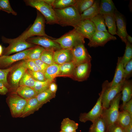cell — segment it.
<instances>
[{"label": "cell", "mask_w": 132, "mask_h": 132, "mask_svg": "<svg viewBox=\"0 0 132 132\" xmlns=\"http://www.w3.org/2000/svg\"><path fill=\"white\" fill-rule=\"evenodd\" d=\"M54 10L57 24L62 26H71L74 28L81 21L80 15L74 6L62 9Z\"/></svg>", "instance_id": "1"}, {"label": "cell", "mask_w": 132, "mask_h": 132, "mask_svg": "<svg viewBox=\"0 0 132 132\" xmlns=\"http://www.w3.org/2000/svg\"><path fill=\"white\" fill-rule=\"evenodd\" d=\"M27 6L36 9L43 16L47 24H57L56 15L52 6L43 0H24Z\"/></svg>", "instance_id": "2"}, {"label": "cell", "mask_w": 132, "mask_h": 132, "mask_svg": "<svg viewBox=\"0 0 132 132\" xmlns=\"http://www.w3.org/2000/svg\"><path fill=\"white\" fill-rule=\"evenodd\" d=\"M45 20L43 15L38 11H37L36 19L33 24L27 30L23 32L18 37L19 38L26 40L34 36H45L53 40L54 38L47 35L45 31Z\"/></svg>", "instance_id": "3"}, {"label": "cell", "mask_w": 132, "mask_h": 132, "mask_svg": "<svg viewBox=\"0 0 132 132\" xmlns=\"http://www.w3.org/2000/svg\"><path fill=\"white\" fill-rule=\"evenodd\" d=\"M1 39L3 43L9 44L8 46L3 49L2 55H9L12 53L19 52L27 48H32L36 45L18 37L11 39L2 36Z\"/></svg>", "instance_id": "4"}, {"label": "cell", "mask_w": 132, "mask_h": 132, "mask_svg": "<svg viewBox=\"0 0 132 132\" xmlns=\"http://www.w3.org/2000/svg\"><path fill=\"white\" fill-rule=\"evenodd\" d=\"M84 39L74 28L54 40L60 45L62 48L72 50L79 44H84Z\"/></svg>", "instance_id": "5"}, {"label": "cell", "mask_w": 132, "mask_h": 132, "mask_svg": "<svg viewBox=\"0 0 132 132\" xmlns=\"http://www.w3.org/2000/svg\"><path fill=\"white\" fill-rule=\"evenodd\" d=\"M121 93L118 94L111 102L109 107L103 109L102 116L105 122L106 128L117 123L120 111L119 104Z\"/></svg>", "instance_id": "6"}, {"label": "cell", "mask_w": 132, "mask_h": 132, "mask_svg": "<svg viewBox=\"0 0 132 132\" xmlns=\"http://www.w3.org/2000/svg\"><path fill=\"white\" fill-rule=\"evenodd\" d=\"M109 82L107 80L104 82L102 85V90L95 105L88 113L80 114L79 117L80 121L85 122L87 121H90L92 123L101 116L103 110L101 102L102 97Z\"/></svg>", "instance_id": "7"}, {"label": "cell", "mask_w": 132, "mask_h": 132, "mask_svg": "<svg viewBox=\"0 0 132 132\" xmlns=\"http://www.w3.org/2000/svg\"><path fill=\"white\" fill-rule=\"evenodd\" d=\"M7 99L12 115L14 117H20L26 104L27 100L15 92L10 95Z\"/></svg>", "instance_id": "8"}, {"label": "cell", "mask_w": 132, "mask_h": 132, "mask_svg": "<svg viewBox=\"0 0 132 132\" xmlns=\"http://www.w3.org/2000/svg\"><path fill=\"white\" fill-rule=\"evenodd\" d=\"M27 68L24 61L23 60L15 66L10 73L9 78L10 88L16 90L19 86L20 81L26 71Z\"/></svg>", "instance_id": "9"}, {"label": "cell", "mask_w": 132, "mask_h": 132, "mask_svg": "<svg viewBox=\"0 0 132 132\" xmlns=\"http://www.w3.org/2000/svg\"><path fill=\"white\" fill-rule=\"evenodd\" d=\"M72 61L76 66L79 64L91 62L92 58L85 47L84 44H79L71 50Z\"/></svg>", "instance_id": "10"}, {"label": "cell", "mask_w": 132, "mask_h": 132, "mask_svg": "<svg viewBox=\"0 0 132 132\" xmlns=\"http://www.w3.org/2000/svg\"><path fill=\"white\" fill-rule=\"evenodd\" d=\"M26 41L30 43L40 46L45 49L55 51L62 49L60 45L54 40L46 37H32L27 39Z\"/></svg>", "instance_id": "11"}, {"label": "cell", "mask_w": 132, "mask_h": 132, "mask_svg": "<svg viewBox=\"0 0 132 132\" xmlns=\"http://www.w3.org/2000/svg\"><path fill=\"white\" fill-rule=\"evenodd\" d=\"M116 39V37L108 32L96 31L89 40L88 45L90 47L103 46L108 41Z\"/></svg>", "instance_id": "12"}, {"label": "cell", "mask_w": 132, "mask_h": 132, "mask_svg": "<svg viewBox=\"0 0 132 132\" xmlns=\"http://www.w3.org/2000/svg\"><path fill=\"white\" fill-rule=\"evenodd\" d=\"M124 81L112 87H109L108 83L104 91L102 97L101 102L103 109L108 108L112 101L117 95L121 91Z\"/></svg>", "instance_id": "13"}, {"label": "cell", "mask_w": 132, "mask_h": 132, "mask_svg": "<svg viewBox=\"0 0 132 132\" xmlns=\"http://www.w3.org/2000/svg\"><path fill=\"white\" fill-rule=\"evenodd\" d=\"M74 28L85 38L89 40L96 31L94 24L90 19L81 20Z\"/></svg>", "instance_id": "14"}, {"label": "cell", "mask_w": 132, "mask_h": 132, "mask_svg": "<svg viewBox=\"0 0 132 132\" xmlns=\"http://www.w3.org/2000/svg\"><path fill=\"white\" fill-rule=\"evenodd\" d=\"M91 62L81 64L76 66L72 78L78 81L86 80L91 71Z\"/></svg>", "instance_id": "15"}, {"label": "cell", "mask_w": 132, "mask_h": 132, "mask_svg": "<svg viewBox=\"0 0 132 132\" xmlns=\"http://www.w3.org/2000/svg\"><path fill=\"white\" fill-rule=\"evenodd\" d=\"M32 48L11 55H2L0 56V67H6L17 61L25 59Z\"/></svg>", "instance_id": "16"}, {"label": "cell", "mask_w": 132, "mask_h": 132, "mask_svg": "<svg viewBox=\"0 0 132 132\" xmlns=\"http://www.w3.org/2000/svg\"><path fill=\"white\" fill-rule=\"evenodd\" d=\"M114 13L117 27V35L126 44L127 42L126 37L128 34L126 30L125 19L123 15L117 10Z\"/></svg>", "instance_id": "17"}, {"label": "cell", "mask_w": 132, "mask_h": 132, "mask_svg": "<svg viewBox=\"0 0 132 132\" xmlns=\"http://www.w3.org/2000/svg\"><path fill=\"white\" fill-rule=\"evenodd\" d=\"M53 59L54 63L59 65L72 61L71 50L62 48L54 51Z\"/></svg>", "instance_id": "18"}, {"label": "cell", "mask_w": 132, "mask_h": 132, "mask_svg": "<svg viewBox=\"0 0 132 132\" xmlns=\"http://www.w3.org/2000/svg\"><path fill=\"white\" fill-rule=\"evenodd\" d=\"M124 67L122 57H119L114 75L112 81L109 82V87H113L125 80L124 78Z\"/></svg>", "instance_id": "19"}, {"label": "cell", "mask_w": 132, "mask_h": 132, "mask_svg": "<svg viewBox=\"0 0 132 132\" xmlns=\"http://www.w3.org/2000/svg\"><path fill=\"white\" fill-rule=\"evenodd\" d=\"M26 100V104L20 117L27 116L38 110L42 106L35 97Z\"/></svg>", "instance_id": "20"}, {"label": "cell", "mask_w": 132, "mask_h": 132, "mask_svg": "<svg viewBox=\"0 0 132 132\" xmlns=\"http://www.w3.org/2000/svg\"><path fill=\"white\" fill-rule=\"evenodd\" d=\"M121 91L122 92L121 99L122 101L121 108L126 102L132 99V80L125 79L124 80L122 84Z\"/></svg>", "instance_id": "21"}, {"label": "cell", "mask_w": 132, "mask_h": 132, "mask_svg": "<svg viewBox=\"0 0 132 132\" xmlns=\"http://www.w3.org/2000/svg\"><path fill=\"white\" fill-rule=\"evenodd\" d=\"M100 1L95 0L93 5L81 14V20L91 19L99 14Z\"/></svg>", "instance_id": "22"}, {"label": "cell", "mask_w": 132, "mask_h": 132, "mask_svg": "<svg viewBox=\"0 0 132 132\" xmlns=\"http://www.w3.org/2000/svg\"><path fill=\"white\" fill-rule=\"evenodd\" d=\"M116 10L112 0H102L100 1L99 14L104 15L114 13Z\"/></svg>", "instance_id": "23"}, {"label": "cell", "mask_w": 132, "mask_h": 132, "mask_svg": "<svg viewBox=\"0 0 132 132\" xmlns=\"http://www.w3.org/2000/svg\"><path fill=\"white\" fill-rule=\"evenodd\" d=\"M19 96L26 100L35 97L37 93L33 88L25 86H19L16 90Z\"/></svg>", "instance_id": "24"}, {"label": "cell", "mask_w": 132, "mask_h": 132, "mask_svg": "<svg viewBox=\"0 0 132 132\" xmlns=\"http://www.w3.org/2000/svg\"><path fill=\"white\" fill-rule=\"evenodd\" d=\"M105 24L108 28V32L112 35H117L116 21L114 13L103 15Z\"/></svg>", "instance_id": "25"}, {"label": "cell", "mask_w": 132, "mask_h": 132, "mask_svg": "<svg viewBox=\"0 0 132 132\" xmlns=\"http://www.w3.org/2000/svg\"><path fill=\"white\" fill-rule=\"evenodd\" d=\"M60 73L58 77L72 78L76 66L72 61L59 65Z\"/></svg>", "instance_id": "26"}, {"label": "cell", "mask_w": 132, "mask_h": 132, "mask_svg": "<svg viewBox=\"0 0 132 132\" xmlns=\"http://www.w3.org/2000/svg\"><path fill=\"white\" fill-rule=\"evenodd\" d=\"M117 123L124 130L132 123V115L123 110L120 111Z\"/></svg>", "instance_id": "27"}, {"label": "cell", "mask_w": 132, "mask_h": 132, "mask_svg": "<svg viewBox=\"0 0 132 132\" xmlns=\"http://www.w3.org/2000/svg\"><path fill=\"white\" fill-rule=\"evenodd\" d=\"M60 73L59 65L55 63L48 65L44 73L46 79L54 80L55 77H58Z\"/></svg>", "instance_id": "28"}, {"label": "cell", "mask_w": 132, "mask_h": 132, "mask_svg": "<svg viewBox=\"0 0 132 132\" xmlns=\"http://www.w3.org/2000/svg\"><path fill=\"white\" fill-rule=\"evenodd\" d=\"M78 124L69 118L64 119L61 123V130L66 132L76 131L78 128Z\"/></svg>", "instance_id": "29"}, {"label": "cell", "mask_w": 132, "mask_h": 132, "mask_svg": "<svg viewBox=\"0 0 132 132\" xmlns=\"http://www.w3.org/2000/svg\"><path fill=\"white\" fill-rule=\"evenodd\" d=\"M106 129L105 122L101 116L92 122L89 128V132H106Z\"/></svg>", "instance_id": "30"}, {"label": "cell", "mask_w": 132, "mask_h": 132, "mask_svg": "<svg viewBox=\"0 0 132 132\" xmlns=\"http://www.w3.org/2000/svg\"><path fill=\"white\" fill-rule=\"evenodd\" d=\"M55 96V94L51 92L48 89L38 93L35 97L39 104L42 106L43 104L54 98Z\"/></svg>", "instance_id": "31"}, {"label": "cell", "mask_w": 132, "mask_h": 132, "mask_svg": "<svg viewBox=\"0 0 132 132\" xmlns=\"http://www.w3.org/2000/svg\"><path fill=\"white\" fill-rule=\"evenodd\" d=\"M90 20L94 24L96 31L108 32L103 15L99 14Z\"/></svg>", "instance_id": "32"}, {"label": "cell", "mask_w": 132, "mask_h": 132, "mask_svg": "<svg viewBox=\"0 0 132 132\" xmlns=\"http://www.w3.org/2000/svg\"><path fill=\"white\" fill-rule=\"evenodd\" d=\"M95 1L94 0H77L74 6L80 15L91 7Z\"/></svg>", "instance_id": "33"}, {"label": "cell", "mask_w": 132, "mask_h": 132, "mask_svg": "<svg viewBox=\"0 0 132 132\" xmlns=\"http://www.w3.org/2000/svg\"><path fill=\"white\" fill-rule=\"evenodd\" d=\"M44 49V48L40 46L36 45L32 48L25 59L33 60L39 59Z\"/></svg>", "instance_id": "34"}, {"label": "cell", "mask_w": 132, "mask_h": 132, "mask_svg": "<svg viewBox=\"0 0 132 132\" xmlns=\"http://www.w3.org/2000/svg\"><path fill=\"white\" fill-rule=\"evenodd\" d=\"M77 0H54L52 5L54 9H62L74 5Z\"/></svg>", "instance_id": "35"}, {"label": "cell", "mask_w": 132, "mask_h": 132, "mask_svg": "<svg viewBox=\"0 0 132 132\" xmlns=\"http://www.w3.org/2000/svg\"><path fill=\"white\" fill-rule=\"evenodd\" d=\"M54 51L52 50L45 49L39 59L49 65L55 63L53 59Z\"/></svg>", "instance_id": "36"}, {"label": "cell", "mask_w": 132, "mask_h": 132, "mask_svg": "<svg viewBox=\"0 0 132 132\" xmlns=\"http://www.w3.org/2000/svg\"><path fill=\"white\" fill-rule=\"evenodd\" d=\"M35 83V81L26 71L20 81L19 86H27L33 88Z\"/></svg>", "instance_id": "37"}, {"label": "cell", "mask_w": 132, "mask_h": 132, "mask_svg": "<svg viewBox=\"0 0 132 132\" xmlns=\"http://www.w3.org/2000/svg\"><path fill=\"white\" fill-rule=\"evenodd\" d=\"M54 80L49 79L43 81L35 80V85L33 88L38 94L48 89L51 83Z\"/></svg>", "instance_id": "38"}, {"label": "cell", "mask_w": 132, "mask_h": 132, "mask_svg": "<svg viewBox=\"0 0 132 132\" xmlns=\"http://www.w3.org/2000/svg\"><path fill=\"white\" fill-rule=\"evenodd\" d=\"M126 44V47L122 59L124 67L127 63L132 59V45L128 41Z\"/></svg>", "instance_id": "39"}, {"label": "cell", "mask_w": 132, "mask_h": 132, "mask_svg": "<svg viewBox=\"0 0 132 132\" xmlns=\"http://www.w3.org/2000/svg\"><path fill=\"white\" fill-rule=\"evenodd\" d=\"M15 66V65L7 68L0 69V82L3 84L8 88H10V86L7 80V76Z\"/></svg>", "instance_id": "40"}, {"label": "cell", "mask_w": 132, "mask_h": 132, "mask_svg": "<svg viewBox=\"0 0 132 132\" xmlns=\"http://www.w3.org/2000/svg\"><path fill=\"white\" fill-rule=\"evenodd\" d=\"M0 10L8 13L17 15V12L12 8L8 0H0Z\"/></svg>", "instance_id": "41"}, {"label": "cell", "mask_w": 132, "mask_h": 132, "mask_svg": "<svg viewBox=\"0 0 132 132\" xmlns=\"http://www.w3.org/2000/svg\"><path fill=\"white\" fill-rule=\"evenodd\" d=\"M26 71L35 81H43L46 80L44 73L42 72L39 71H33L28 69Z\"/></svg>", "instance_id": "42"}, {"label": "cell", "mask_w": 132, "mask_h": 132, "mask_svg": "<svg viewBox=\"0 0 132 132\" xmlns=\"http://www.w3.org/2000/svg\"><path fill=\"white\" fill-rule=\"evenodd\" d=\"M132 59L124 67V78L128 80L132 76Z\"/></svg>", "instance_id": "43"}, {"label": "cell", "mask_w": 132, "mask_h": 132, "mask_svg": "<svg viewBox=\"0 0 132 132\" xmlns=\"http://www.w3.org/2000/svg\"><path fill=\"white\" fill-rule=\"evenodd\" d=\"M106 132H126L124 129L117 123L106 128Z\"/></svg>", "instance_id": "44"}, {"label": "cell", "mask_w": 132, "mask_h": 132, "mask_svg": "<svg viewBox=\"0 0 132 132\" xmlns=\"http://www.w3.org/2000/svg\"><path fill=\"white\" fill-rule=\"evenodd\" d=\"M23 60L25 62L28 69L33 71H39L38 68L34 60L27 59Z\"/></svg>", "instance_id": "45"}, {"label": "cell", "mask_w": 132, "mask_h": 132, "mask_svg": "<svg viewBox=\"0 0 132 132\" xmlns=\"http://www.w3.org/2000/svg\"><path fill=\"white\" fill-rule=\"evenodd\" d=\"M34 61L38 68L39 71L44 73L49 65L44 63L40 59Z\"/></svg>", "instance_id": "46"}, {"label": "cell", "mask_w": 132, "mask_h": 132, "mask_svg": "<svg viewBox=\"0 0 132 132\" xmlns=\"http://www.w3.org/2000/svg\"><path fill=\"white\" fill-rule=\"evenodd\" d=\"M121 108L122 110L126 111L132 115V99L126 102Z\"/></svg>", "instance_id": "47"}, {"label": "cell", "mask_w": 132, "mask_h": 132, "mask_svg": "<svg viewBox=\"0 0 132 132\" xmlns=\"http://www.w3.org/2000/svg\"><path fill=\"white\" fill-rule=\"evenodd\" d=\"M57 85L54 80L50 84L48 89L52 93L55 94L57 89Z\"/></svg>", "instance_id": "48"}, {"label": "cell", "mask_w": 132, "mask_h": 132, "mask_svg": "<svg viewBox=\"0 0 132 132\" xmlns=\"http://www.w3.org/2000/svg\"><path fill=\"white\" fill-rule=\"evenodd\" d=\"M8 91V88L3 84L0 82V94L4 95L7 93Z\"/></svg>", "instance_id": "49"}, {"label": "cell", "mask_w": 132, "mask_h": 132, "mask_svg": "<svg viewBox=\"0 0 132 132\" xmlns=\"http://www.w3.org/2000/svg\"><path fill=\"white\" fill-rule=\"evenodd\" d=\"M126 132H132V123L125 130Z\"/></svg>", "instance_id": "50"}, {"label": "cell", "mask_w": 132, "mask_h": 132, "mask_svg": "<svg viewBox=\"0 0 132 132\" xmlns=\"http://www.w3.org/2000/svg\"><path fill=\"white\" fill-rule=\"evenodd\" d=\"M43 0L52 6L54 1V0Z\"/></svg>", "instance_id": "51"}, {"label": "cell", "mask_w": 132, "mask_h": 132, "mask_svg": "<svg viewBox=\"0 0 132 132\" xmlns=\"http://www.w3.org/2000/svg\"><path fill=\"white\" fill-rule=\"evenodd\" d=\"M126 39L127 41L132 44V38L131 36L128 34L126 37Z\"/></svg>", "instance_id": "52"}, {"label": "cell", "mask_w": 132, "mask_h": 132, "mask_svg": "<svg viewBox=\"0 0 132 132\" xmlns=\"http://www.w3.org/2000/svg\"><path fill=\"white\" fill-rule=\"evenodd\" d=\"M3 50V49L2 46L0 44V56L2 55Z\"/></svg>", "instance_id": "53"}, {"label": "cell", "mask_w": 132, "mask_h": 132, "mask_svg": "<svg viewBox=\"0 0 132 132\" xmlns=\"http://www.w3.org/2000/svg\"><path fill=\"white\" fill-rule=\"evenodd\" d=\"M59 132H65V131H62V130H61V131H60ZM76 132V131H75V132Z\"/></svg>", "instance_id": "54"}, {"label": "cell", "mask_w": 132, "mask_h": 132, "mask_svg": "<svg viewBox=\"0 0 132 132\" xmlns=\"http://www.w3.org/2000/svg\"></svg>", "instance_id": "55"}]
</instances>
